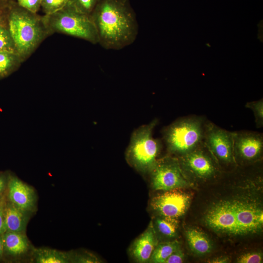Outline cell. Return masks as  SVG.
Segmentation results:
<instances>
[{"label":"cell","instance_id":"obj_22","mask_svg":"<svg viewBox=\"0 0 263 263\" xmlns=\"http://www.w3.org/2000/svg\"><path fill=\"white\" fill-rule=\"evenodd\" d=\"M2 51L17 52L7 22L0 25V51Z\"/></svg>","mask_w":263,"mask_h":263},{"label":"cell","instance_id":"obj_14","mask_svg":"<svg viewBox=\"0 0 263 263\" xmlns=\"http://www.w3.org/2000/svg\"><path fill=\"white\" fill-rule=\"evenodd\" d=\"M7 186L11 203L25 211L34 210L36 197L32 188L14 176L10 177Z\"/></svg>","mask_w":263,"mask_h":263},{"label":"cell","instance_id":"obj_2","mask_svg":"<svg viewBox=\"0 0 263 263\" xmlns=\"http://www.w3.org/2000/svg\"><path fill=\"white\" fill-rule=\"evenodd\" d=\"M7 24L16 50L23 62L51 35L44 15L30 12L16 1L8 5Z\"/></svg>","mask_w":263,"mask_h":263},{"label":"cell","instance_id":"obj_17","mask_svg":"<svg viewBox=\"0 0 263 263\" xmlns=\"http://www.w3.org/2000/svg\"><path fill=\"white\" fill-rule=\"evenodd\" d=\"M23 62L17 52L0 51V79L4 78L16 71Z\"/></svg>","mask_w":263,"mask_h":263},{"label":"cell","instance_id":"obj_29","mask_svg":"<svg viewBox=\"0 0 263 263\" xmlns=\"http://www.w3.org/2000/svg\"><path fill=\"white\" fill-rule=\"evenodd\" d=\"M184 253L179 248L174 252H173L166 259L164 263H181L184 262Z\"/></svg>","mask_w":263,"mask_h":263},{"label":"cell","instance_id":"obj_21","mask_svg":"<svg viewBox=\"0 0 263 263\" xmlns=\"http://www.w3.org/2000/svg\"><path fill=\"white\" fill-rule=\"evenodd\" d=\"M157 231L167 238H172L176 235L179 226L177 218L159 216L155 221Z\"/></svg>","mask_w":263,"mask_h":263},{"label":"cell","instance_id":"obj_13","mask_svg":"<svg viewBox=\"0 0 263 263\" xmlns=\"http://www.w3.org/2000/svg\"><path fill=\"white\" fill-rule=\"evenodd\" d=\"M158 243L157 234L151 221L145 230L133 241L129 247V255L137 263H149Z\"/></svg>","mask_w":263,"mask_h":263},{"label":"cell","instance_id":"obj_5","mask_svg":"<svg viewBox=\"0 0 263 263\" xmlns=\"http://www.w3.org/2000/svg\"><path fill=\"white\" fill-rule=\"evenodd\" d=\"M44 17L51 35L58 33L98 44L97 32L90 15L77 10L69 3Z\"/></svg>","mask_w":263,"mask_h":263},{"label":"cell","instance_id":"obj_10","mask_svg":"<svg viewBox=\"0 0 263 263\" xmlns=\"http://www.w3.org/2000/svg\"><path fill=\"white\" fill-rule=\"evenodd\" d=\"M190 200L188 194L175 189L153 197L150 204L151 208L159 216L177 219L185 213Z\"/></svg>","mask_w":263,"mask_h":263},{"label":"cell","instance_id":"obj_11","mask_svg":"<svg viewBox=\"0 0 263 263\" xmlns=\"http://www.w3.org/2000/svg\"><path fill=\"white\" fill-rule=\"evenodd\" d=\"M206 221L210 227L218 231L242 235L231 201L223 202L212 207L206 215Z\"/></svg>","mask_w":263,"mask_h":263},{"label":"cell","instance_id":"obj_16","mask_svg":"<svg viewBox=\"0 0 263 263\" xmlns=\"http://www.w3.org/2000/svg\"><path fill=\"white\" fill-rule=\"evenodd\" d=\"M4 251L12 256H19L28 249L29 244L26 236L21 232L6 231L2 235Z\"/></svg>","mask_w":263,"mask_h":263},{"label":"cell","instance_id":"obj_24","mask_svg":"<svg viewBox=\"0 0 263 263\" xmlns=\"http://www.w3.org/2000/svg\"><path fill=\"white\" fill-rule=\"evenodd\" d=\"M69 0H41V8L45 15L54 13L64 7Z\"/></svg>","mask_w":263,"mask_h":263},{"label":"cell","instance_id":"obj_18","mask_svg":"<svg viewBox=\"0 0 263 263\" xmlns=\"http://www.w3.org/2000/svg\"><path fill=\"white\" fill-rule=\"evenodd\" d=\"M38 263H67L71 262L72 253L50 248H38L34 251Z\"/></svg>","mask_w":263,"mask_h":263},{"label":"cell","instance_id":"obj_20","mask_svg":"<svg viewBox=\"0 0 263 263\" xmlns=\"http://www.w3.org/2000/svg\"><path fill=\"white\" fill-rule=\"evenodd\" d=\"M179 248V243L177 240L158 243L149 263H164L166 259Z\"/></svg>","mask_w":263,"mask_h":263},{"label":"cell","instance_id":"obj_6","mask_svg":"<svg viewBox=\"0 0 263 263\" xmlns=\"http://www.w3.org/2000/svg\"><path fill=\"white\" fill-rule=\"evenodd\" d=\"M150 174L151 186L155 190L180 189L189 184L181 170L178 159L171 156L158 159Z\"/></svg>","mask_w":263,"mask_h":263},{"label":"cell","instance_id":"obj_31","mask_svg":"<svg viewBox=\"0 0 263 263\" xmlns=\"http://www.w3.org/2000/svg\"><path fill=\"white\" fill-rule=\"evenodd\" d=\"M8 6L0 8V25L7 22Z\"/></svg>","mask_w":263,"mask_h":263},{"label":"cell","instance_id":"obj_3","mask_svg":"<svg viewBox=\"0 0 263 263\" xmlns=\"http://www.w3.org/2000/svg\"><path fill=\"white\" fill-rule=\"evenodd\" d=\"M207 120L203 116L190 115L166 127L163 137L168 152L181 157L197 149L204 142Z\"/></svg>","mask_w":263,"mask_h":263},{"label":"cell","instance_id":"obj_36","mask_svg":"<svg viewBox=\"0 0 263 263\" xmlns=\"http://www.w3.org/2000/svg\"><path fill=\"white\" fill-rule=\"evenodd\" d=\"M4 204L3 199L2 196H1V194H0V207Z\"/></svg>","mask_w":263,"mask_h":263},{"label":"cell","instance_id":"obj_30","mask_svg":"<svg viewBox=\"0 0 263 263\" xmlns=\"http://www.w3.org/2000/svg\"><path fill=\"white\" fill-rule=\"evenodd\" d=\"M4 205L5 204L0 207V235H2L6 231L4 215Z\"/></svg>","mask_w":263,"mask_h":263},{"label":"cell","instance_id":"obj_32","mask_svg":"<svg viewBox=\"0 0 263 263\" xmlns=\"http://www.w3.org/2000/svg\"><path fill=\"white\" fill-rule=\"evenodd\" d=\"M6 179L4 176L0 174V194L4 190L6 186Z\"/></svg>","mask_w":263,"mask_h":263},{"label":"cell","instance_id":"obj_19","mask_svg":"<svg viewBox=\"0 0 263 263\" xmlns=\"http://www.w3.org/2000/svg\"><path fill=\"white\" fill-rule=\"evenodd\" d=\"M186 236L190 248L196 253L202 255L210 251V241L202 232L191 228L187 230Z\"/></svg>","mask_w":263,"mask_h":263},{"label":"cell","instance_id":"obj_34","mask_svg":"<svg viewBox=\"0 0 263 263\" xmlns=\"http://www.w3.org/2000/svg\"><path fill=\"white\" fill-rule=\"evenodd\" d=\"M227 261L226 258H219L211 261V263H225Z\"/></svg>","mask_w":263,"mask_h":263},{"label":"cell","instance_id":"obj_15","mask_svg":"<svg viewBox=\"0 0 263 263\" xmlns=\"http://www.w3.org/2000/svg\"><path fill=\"white\" fill-rule=\"evenodd\" d=\"M27 212L17 207L10 201L5 204L4 215L6 231L23 233L29 218Z\"/></svg>","mask_w":263,"mask_h":263},{"label":"cell","instance_id":"obj_12","mask_svg":"<svg viewBox=\"0 0 263 263\" xmlns=\"http://www.w3.org/2000/svg\"><path fill=\"white\" fill-rule=\"evenodd\" d=\"M235 215L242 235L256 233L263 224V210L252 203L232 201Z\"/></svg>","mask_w":263,"mask_h":263},{"label":"cell","instance_id":"obj_4","mask_svg":"<svg viewBox=\"0 0 263 263\" xmlns=\"http://www.w3.org/2000/svg\"><path fill=\"white\" fill-rule=\"evenodd\" d=\"M157 121L155 119L134 131L126 151L127 162L143 174H150L155 167L162 149L161 141L152 136Z\"/></svg>","mask_w":263,"mask_h":263},{"label":"cell","instance_id":"obj_33","mask_svg":"<svg viewBox=\"0 0 263 263\" xmlns=\"http://www.w3.org/2000/svg\"><path fill=\"white\" fill-rule=\"evenodd\" d=\"M15 0H0V8L8 6V5Z\"/></svg>","mask_w":263,"mask_h":263},{"label":"cell","instance_id":"obj_1","mask_svg":"<svg viewBox=\"0 0 263 263\" xmlns=\"http://www.w3.org/2000/svg\"><path fill=\"white\" fill-rule=\"evenodd\" d=\"M90 16L105 49L121 50L136 39L138 24L129 0H99Z\"/></svg>","mask_w":263,"mask_h":263},{"label":"cell","instance_id":"obj_7","mask_svg":"<svg viewBox=\"0 0 263 263\" xmlns=\"http://www.w3.org/2000/svg\"><path fill=\"white\" fill-rule=\"evenodd\" d=\"M204 142L217 163L236 164L233 153V132L224 129L207 120Z\"/></svg>","mask_w":263,"mask_h":263},{"label":"cell","instance_id":"obj_25","mask_svg":"<svg viewBox=\"0 0 263 263\" xmlns=\"http://www.w3.org/2000/svg\"><path fill=\"white\" fill-rule=\"evenodd\" d=\"M99 0H69L68 3L77 10L90 15Z\"/></svg>","mask_w":263,"mask_h":263},{"label":"cell","instance_id":"obj_9","mask_svg":"<svg viewBox=\"0 0 263 263\" xmlns=\"http://www.w3.org/2000/svg\"><path fill=\"white\" fill-rule=\"evenodd\" d=\"M233 132V153L235 162L250 163L261 158L263 150V133L239 131Z\"/></svg>","mask_w":263,"mask_h":263},{"label":"cell","instance_id":"obj_8","mask_svg":"<svg viewBox=\"0 0 263 263\" xmlns=\"http://www.w3.org/2000/svg\"><path fill=\"white\" fill-rule=\"evenodd\" d=\"M213 158L203 142L195 150L178 159L183 173L187 172L197 178L207 179L213 177L217 172L215 163L217 162H214Z\"/></svg>","mask_w":263,"mask_h":263},{"label":"cell","instance_id":"obj_23","mask_svg":"<svg viewBox=\"0 0 263 263\" xmlns=\"http://www.w3.org/2000/svg\"><path fill=\"white\" fill-rule=\"evenodd\" d=\"M245 107L253 112L257 128L263 127V99H261L247 102Z\"/></svg>","mask_w":263,"mask_h":263},{"label":"cell","instance_id":"obj_35","mask_svg":"<svg viewBox=\"0 0 263 263\" xmlns=\"http://www.w3.org/2000/svg\"><path fill=\"white\" fill-rule=\"evenodd\" d=\"M4 252V247L2 239V235H0V257L2 255Z\"/></svg>","mask_w":263,"mask_h":263},{"label":"cell","instance_id":"obj_26","mask_svg":"<svg viewBox=\"0 0 263 263\" xmlns=\"http://www.w3.org/2000/svg\"><path fill=\"white\" fill-rule=\"evenodd\" d=\"M71 262L77 263H99L102 261L93 253L84 251L72 254Z\"/></svg>","mask_w":263,"mask_h":263},{"label":"cell","instance_id":"obj_27","mask_svg":"<svg viewBox=\"0 0 263 263\" xmlns=\"http://www.w3.org/2000/svg\"><path fill=\"white\" fill-rule=\"evenodd\" d=\"M20 7L33 13H37L41 8V0H15Z\"/></svg>","mask_w":263,"mask_h":263},{"label":"cell","instance_id":"obj_28","mask_svg":"<svg viewBox=\"0 0 263 263\" xmlns=\"http://www.w3.org/2000/svg\"><path fill=\"white\" fill-rule=\"evenodd\" d=\"M263 257L260 253L249 252L240 256L237 262L240 263H260L262 262Z\"/></svg>","mask_w":263,"mask_h":263}]
</instances>
